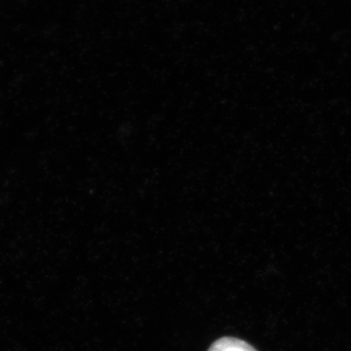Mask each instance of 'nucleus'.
<instances>
[{
    "instance_id": "obj_1",
    "label": "nucleus",
    "mask_w": 351,
    "mask_h": 351,
    "mask_svg": "<svg viewBox=\"0 0 351 351\" xmlns=\"http://www.w3.org/2000/svg\"><path fill=\"white\" fill-rule=\"evenodd\" d=\"M208 351H257L253 346L241 339L230 338H221L215 341Z\"/></svg>"
}]
</instances>
